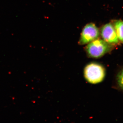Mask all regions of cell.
Returning a JSON list of instances; mask_svg holds the SVG:
<instances>
[{"instance_id": "cell-2", "label": "cell", "mask_w": 123, "mask_h": 123, "mask_svg": "<svg viewBox=\"0 0 123 123\" xmlns=\"http://www.w3.org/2000/svg\"><path fill=\"white\" fill-rule=\"evenodd\" d=\"M114 46L98 38L87 44L85 51L88 57L99 59L111 51Z\"/></svg>"}, {"instance_id": "cell-1", "label": "cell", "mask_w": 123, "mask_h": 123, "mask_svg": "<svg viewBox=\"0 0 123 123\" xmlns=\"http://www.w3.org/2000/svg\"><path fill=\"white\" fill-rule=\"evenodd\" d=\"M84 74L86 80L90 84H97L102 82L106 76V69L101 64L92 62L86 65Z\"/></svg>"}, {"instance_id": "cell-5", "label": "cell", "mask_w": 123, "mask_h": 123, "mask_svg": "<svg viewBox=\"0 0 123 123\" xmlns=\"http://www.w3.org/2000/svg\"><path fill=\"white\" fill-rule=\"evenodd\" d=\"M113 25L119 42L123 43V21L116 20Z\"/></svg>"}, {"instance_id": "cell-4", "label": "cell", "mask_w": 123, "mask_h": 123, "mask_svg": "<svg viewBox=\"0 0 123 123\" xmlns=\"http://www.w3.org/2000/svg\"><path fill=\"white\" fill-rule=\"evenodd\" d=\"M102 39L109 44L115 46L119 43L113 24L107 23L102 27L100 31Z\"/></svg>"}, {"instance_id": "cell-3", "label": "cell", "mask_w": 123, "mask_h": 123, "mask_svg": "<svg viewBox=\"0 0 123 123\" xmlns=\"http://www.w3.org/2000/svg\"><path fill=\"white\" fill-rule=\"evenodd\" d=\"M100 31L94 23L86 24L82 29L79 41L80 45L87 44L98 38Z\"/></svg>"}, {"instance_id": "cell-6", "label": "cell", "mask_w": 123, "mask_h": 123, "mask_svg": "<svg viewBox=\"0 0 123 123\" xmlns=\"http://www.w3.org/2000/svg\"><path fill=\"white\" fill-rule=\"evenodd\" d=\"M115 81L117 89L123 92V66L117 74Z\"/></svg>"}]
</instances>
